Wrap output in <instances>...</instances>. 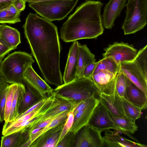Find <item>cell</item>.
<instances>
[{"label": "cell", "instance_id": "cell-1", "mask_svg": "<svg viewBox=\"0 0 147 147\" xmlns=\"http://www.w3.org/2000/svg\"><path fill=\"white\" fill-rule=\"evenodd\" d=\"M25 37L45 80L57 86L63 83L60 67L61 47L57 26L30 13L23 26Z\"/></svg>", "mask_w": 147, "mask_h": 147}, {"label": "cell", "instance_id": "cell-2", "mask_svg": "<svg viewBox=\"0 0 147 147\" xmlns=\"http://www.w3.org/2000/svg\"><path fill=\"white\" fill-rule=\"evenodd\" d=\"M103 3L100 1L85 0L60 28L61 39L66 42L97 38L103 32L101 15Z\"/></svg>", "mask_w": 147, "mask_h": 147}, {"label": "cell", "instance_id": "cell-3", "mask_svg": "<svg viewBox=\"0 0 147 147\" xmlns=\"http://www.w3.org/2000/svg\"><path fill=\"white\" fill-rule=\"evenodd\" d=\"M34 62L30 54L20 51H15L2 60L0 73L8 83L23 84L25 71Z\"/></svg>", "mask_w": 147, "mask_h": 147}, {"label": "cell", "instance_id": "cell-4", "mask_svg": "<svg viewBox=\"0 0 147 147\" xmlns=\"http://www.w3.org/2000/svg\"><path fill=\"white\" fill-rule=\"evenodd\" d=\"M53 91L57 97L75 102L98 96L100 93L91 80L84 78L75 79L63 84L53 89Z\"/></svg>", "mask_w": 147, "mask_h": 147}, {"label": "cell", "instance_id": "cell-5", "mask_svg": "<svg viewBox=\"0 0 147 147\" xmlns=\"http://www.w3.org/2000/svg\"><path fill=\"white\" fill-rule=\"evenodd\" d=\"M79 0H56L39 2L28 1V6L42 18L51 22L64 19Z\"/></svg>", "mask_w": 147, "mask_h": 147}, {"label": "cell", "instance_id": "cell-6", "mask_svg": "<svg viewBox=\"0 0 147 147\" xmlns=\"http://www.w3.org/2000/svg\"><path fill=\"white\" fill-rule=\"evenodd\" d=\"M125 17L122 28L124 35L134 34L147 24V0H127Z\"/></svg>", "mask_w": 147, "mask_h": 147}, {"label": "cell", "instance_id": "cell-7", "mask_svg": "<svg viewBox=\"0 0 147 147\" xmlns=\"http://www.w3.org/2000/svg\"><path fill=\"white\" fill-rule=\"evenodd\" d=\"M103 57H108L112 59L118 65L124 62L134 59L137 52L132 44L128 43L115 42L104 49Z\"/></svg>", "mask_w": 147, "mask_h": 147}, {"label": "cell", "instance_id": "cell-8", "mask_svg": "<svg viewBox=\"0 0 147 147\" xmlns=\"http://www.w3.org/2000/svg\"><path fill=\"white\" fill-rule=\"evenodd\" d=\"M101 132L86 125L77 133L74 147H104Z\"/></svg>", "mask_w": 147, "mask_h": 147}, {"label": "cell", "instance_id": "cell-9", "mask_svg": "<svg viewBox=\"0 0 147 147\" xmlns=\"http://www.w3.org/2000/svg\"><path fill=\"white\" fill-rule=\"evenodd\" d=\"M120 67L125 76L147 95V77L134 59L121 63Z\"/></svg>", "mask_w": 147, "mask_h": 147}, {"label": "cell", "instance_id": "cell-10", "mask_svg": "<svg viewBox=\"0 0 147 147\" xmlns=\"http://www.w3.org/2000/svg\"><path fill=\"white\" fill-rule=\"evenodd\" d=\"M119 72L114 73L107 70H100L92 76L91 80L100 93L113 94L116 93V84Z\"/></svg>", "mask_w": 147, "mask_h": 147}, {"label": "cell", "instance_id": "cell-11", "mask_svg": "<svg viewBox=\"0 0 147 147\" xmlns=\"http://www.w3.org/2000/svg\"><path fill=\"white\" fill-rule=\"evenodd\" d=\"M33 88L42 98L46 99L53 92L52 88L35 71L32 67H29L25 71L22 81Z\"/></svg>", "mask_w": 147, "mask_h": 147}, {"label": "cell", "instance_id": "cell-12", "mask_svg": "<svg viewBox=\"0 0 147 147\" xmlns=\"http://www.w3.org/2000/svg\"><path fill=\"white\" fill-rule=\"evenodd\" d=\"M56 96L50 108L43 115L34 120L30 123L28 129L45 120L53 119L63 112L70 109L75 103Z\"/></svg>", "mask_w": 147, "mask_h": 147}, {"label": "cell", "instance_id": "cell-13", "mask_svg": "<svg viewBox=\"0 0 147 147\" xmlns=\"http://www.w3.org/2000/svg\"><path fill=\"white\" fill-rule=\"evenodd\" d=\"M87 125L101 132L114 129L109 113L100 101L94 109Z\"/></svg>", "mask_w": 147, "mask_h": 147}, {"label": "cell", "instance_id": "cell-14", "mask_svg": "<svg viewBox=\"0 0 147 147\" xmlns=\"http://www.w3.org/2000/svg\"><path fill=\"white\" fill-rule=\"evenodd\" d=\"M127 0H110L105 5L102 15L103 26L107 29H111L114 22L119 17L125 6Z\"/></svg>", "mask_w": 147, "mask_h": 147}, {"label": "cell", "instance_id": "cell-15", "mask_svg": "<svg viewBox=\"0 0 147 147\" xmlns=\"http://www.w3.org/2000/svg\"><path fill=\"white\" fill-rule=\"evenodd\" d=\"M80 44L78 40L73 42L68 54L67 61L63 76V84H66L76 78L78 62L79 47Z\"/></svg>", "mask_w": 147, "mask_h": 147}, {"label": "cell", "instance_id": "cell-16", "mask_svg": "<svg viewBox=\"0 0 147 147\" xmlns=\"http://www.w3.org/2000/svg\"><path fill=\"white\" fill-rule=\"evenodd\" d=\"M105 131L102 136L104 147H146L147 146L139 142H134L120 135L117 131L110 129Z\"/></svg>", "mask_w": 147, "mask_h": 147}, {"label": "cell", "instance_id": "cell-17", "mask_svg": "<svg viewBox=\"0 0 147 147\" xmlns=\"http://www.w3.org/2000/svg\"><path fill=\"white\" fill-rule=\"evenodd\" d=\"M65 122L42 134L32 143L30 147H56Z\"/></svg>", "mask_w": 147, "mask_h": 147}, {"label": "cell", "instance_id": "cell-18", "mask_svg": "<svg viewBox=\"0 0 147 147\" xmlns=\"http://www.w3.org/2000/svg\"><path fill=\"white\" fill-rule=\"evenodd\" d=\"M126 89L125 98L134 105L146 109L147 107V95L125 76Z\"/></svg>", "mask_w": 147, "mask_h": 147}, {"label": "cell", "instance_id": "cell-19", "mask_svg": "<svg viewBox=\"0 0 147 147\" xmlns=\"http://www.w3.org/2000/svg\"><path fill=\"white\" fill-rule=\"evenodd\" d=\"M98 97L100 102L111 115L116 117L125 116L120 97L117 93L107 94L100 93Z\"/></svg>", "mask_w": 147, "mask_h": 147}, {"label": "cell", "instance_id": "cell-20", "mask_svg": "<svg viewBox=\"0 0 147 147\" xmlns=\"http://www.w3.org/2000/svg\"><path fill=\"white\" fill-rule=\"evenodd\" d=\"M109 116L113 124V129L127 135L137 142H139L130 134H134L138 129L136 121L125 116L122 117H116L109 113Z\"/></svg>", "mask_w": 147, "mask_h": 147}, {"label": "cell", "instance_id": "cell-21", "mask_svg": "<svg viewBox=\"0 0 147 147\" xmlns=\"http://www.w3.org/2000/svg\"><path fill=\"white\" fill-rule=\"evenodd\" d=\"M21 43L20 33L18 30L5 24L0 26V43L13 50Z\"/></svg>", "mask_w": 147, "mask_h": 147}, {"label": "cell", "instance_id": "cell-22", "mask_svg": "<svg viewBox=\"0 0 147 147\" xmlns=\"http://www.w3.org/2000/svg\"><path fill=\"white\" fill-rule=\"evenodd\" d=\"M100 102L96 98L91 103L74 116L73 124L69 131L76 134L82 127L87 124L94 109Z\"/></svg>", "mask_w": 147, "mask_h": 147}, {"label": "cell", "instance_id": "cell-23", "mask_svg": "<svg viewBox=\"0 0 147 147\" xmlns=\"http://www.w3.org/2000/svg\"><path fill=\"white\" fill-rule=\"evenodd\" d=\"M95 61V55L91 52L87 46L80 44L79 47L78 66L75 79L84 78L83 71L86 66Z\"/></svg>", "mask_w": 147, "mask_h": 147}, {"label": "cell", "instance_id": "cell-24", "mask_svg": "<svg viewBox=\"0 0 147 147\" xmlns=\"http://www.w3.org/2000/svg\"><path fill=\"white\" fill-rule=\"evenodd\" d=\"M29 138L28 132L23 130L3 136L1 137V147H23Z\"/></svg>", "mask_w": 147, "mask_h": 147}, {"label": "cell", "instance_id": "cell-25", "mask_svg": "<svg viewBox=\"0 0 147 147\" xmlns=\"http://www.w3.org/2000/svg\"><path fill=\"white\" fill-rule=\"evenodd\" d=\"M23 84L25 86L26 92L19 107V117L27 110L43 99L30 86L24 82Z\"/></svg>", "mask_w": 147, "mask_h": 147}, {"label": "cell", "instance_id": "cell-26", "mask_svg": "<svg viewBox=\"0 0 147 147\" xmlns=\"http://www.w3.org/2000/svg\"><path fill=\"white\" fill-rule=\"evenodd\" d=\"M70 109L63 112L53 118L47 126L36 133L32 134H28L29 139L24 145V147H30L32 143L42 134L61 123L65 122L67 118L68 113Z\"/></svg>", "mask_w": 147, "mask_h": 147}, {"label": "cell", "instance_id": "cell-27", "mask_svg": "<svg viewBox=\"0 0 147 147\" xmlns=\"http://www.w3.org/2000/svg\"><path fill=\"white\" fill-rule=\"evenodd\" d=\"M26 92L24 85L18 84L13 96L9 120L7 122L13 121L18 118L19 107Z\"/></svg>", "mask_w": 147, "mask_h": 147}, {"label": "cell", "instance_id": "cell-28", "mask_svg": "<svg viewBox=\"0 0 147 147\" xmlns=\"http://www.w3.org/2000/svg\"><path fill=\"white\" fill-rule=\"evenodd\" d=\"M120 98L124 115L135 121L140 118L142 109L134 105L124 98Z\"/></svg>", "mask_w": 147, "mask_h": 147}, {"label": "cell", "instance_id": "cell-29", "mask_svg": "<svg viewBox=\"0 0 147 147\" xmlns=\"http://www.w3.org/2000/svg\"><path fill=\"white\" fill-rule=\"evenodd\" d=\"M120 69V65H117L111 58L108 57H103L100 60V62L96 67L93 75L100 70H107L116 73L119 71Z\"/></svg>", "mask_w": 147, "mask_h": 147}, {"label": "cell", "instance_id": "cell-30", "mask_svg": "<svg viewBox=\"0 0 147 147\" xmlns=\"http://www.w3.org/2000/svg\"><path fill=\"white\" fill-rule=\"evenodd\" d=\"M18 84H11L8 87L5 110V122L8 121L13 96Z\"/></svg>", "mask_w": 147, "mask_h": 147}, {"label": "cell", "instance_id": "cell-31", "mask_svg": "<svg viewBox=\"0 0 147 147\" xmlns=\"http://www.w3.org/2000/svg\"><path fill=\"white\" fill-rule=\"evenodd\" d=\"M147 45L137 52L134 60L147 77Z\"/></svg>", "mask_w": 147, "mask_h": 147}, {"label": "cell", "instance_id": "cell-32", "mask_svg": "<svg viewBox=\"0 0 147 147\" xmlns=\"http://www.w3.org/2000/svg\"><path fill=\"white\" fill-rule=\"evenodd\" d=\"M9 84L4 82L0 84V122L4 121L5 110Z\"/></svg>", "mask_w": 147, "mask_h": 147}, {"label": "cell", "instance_id": "cell-33", "mask_svg": "<svg viewBox=\"0 0 147 147\" xmlns=\"http://www.w3.org/2000/svg\"><path fill=\"white\" fill-rule=\"evenodd\" d=\"M74 103L73 105L68 113L67 118L61 130L58 140V144L66 134L69 131L73 124L74 117V111L75 108Z\"/></svg>", "mask_w": 147, "mask_h": 147}, {"label": "cell", "instance_id": "cell-34", "mask_svg": "<svg viewBox=\"0 0 147 147\" xmlns=\"http://www.w3.org/2000/svg\"><path fill=\"white\" fill-rule=\"evenodd\" d=\"M126 89L125 76L120 69L116 80V93L119 97L125 98Z\"/></svg>", "mask_w": 147, "mask_h": 147}, {"label": "cell", "instance_id": "cell-35", "mask_svg": "<svg viewBox=\"0 0 147 147\" xmlns=\"http://www.w3.org/2000/svg\"><path fill=\"white\" fill-rule=\"evenodd\" d=\"M20 21L19 18L13 15L7 7L0 10V24H14Z\"/></svg>", "mask_w": 147, "mask_h": 147}, {"label": "cell", "instance_id": "cell-36", "mask_svg": "<svg viewBox=\"0 0 147 147\" xmlns=\"http://www.w3.org/2000/svg\"><path fill=\"white\" fill-rule=\"evenodd\" d=\"M76 134L69 131L58 143L56 147H74Z\"/></svg>", "mask_w": 147, "mask_h": 147}, {"label": "cell", "instance_id": "cell-37", "mask_svg": "<svg viewBox=\"0 0 147 147\" xmlns=\"http://www.w3.org/2000/svg\"><path fill=\"white\" fill-rule=\"evenodd\" d=\"M100 60L97 62H91L86 65L83 71L84 78L91 80L96 68Z\"/></svg>", "mask_w": 147, "mask_h": 147}, {"label": "cell", "instance_id": "cell-38", "mask_svg": "<svg viewBox=\"0 0 147 147\" xmlns=\"http://www.w3.org/2000/svg\"><path fill=\"white\" fill-rule=\"evenodd\" d=\"M26 2L24 0H15L12 4L17 9L22 11L25 9Z\"/></svg>", "mask_w": 147, "mask_h": 147}, {"label": "cell", "instance_id": "cell-39", "mask_svg": "<svg viewBox=\"0 0 147 147\" xmlns=\"http://www.w3.org/2000/svg\"><path fill=\"white\" fill-rule=\"evenodd\" d=\"M13 49L9 48L0 43V57H4L5 56L11 51Z\"/></svg>", "mask_w": 147, "mask_h": 147}, {"label": "cell", "instance_id": "cell-40", "mask_svg": "<svg viewBox=\"0 0 147 147\" xmlns=\"http://www.w3.org/2000/svg\"><path fill=\"white\" fill-rule=\"evenodd\" d=\"M8 9L10 12L15 17L19 18L21 11L18 10L15 8L12 4H11L8 7Z\"/></svg>", "mask_w": 147, "mask_h": 147}, {"label": "cell", "instance_id": "cell-41", "mask_svg": "<svg viewBox=\"0 0 147 147\" xmlns=\"http://www.w3.org/2000/svg\"><path fill=\"white\" fill-rule=\"evenodd\" d=\"M15 0H0V10L8 7Z\"/></svg>", "mask_w": 147, "mask_h": 147}, {"label": "cell", "instance_id": "cell-42", "mask_svg": "<svg viewBox=\"0 0 147 147\" xmlns=\"http://www.w3.org/2000/svg\"><path fill=\"white\" fill-rule=\"evenodd\" d=\"M56 0H31L29 1H28L30 2H39L42 1H55Z\"/></svg>", "mask_w": 147, "mask_h": 147}, {"label": "cell", "instance_id": "cell-43", "mask_svg": "<svg viewBox=\"0 0 147 147\" xmlns=\"http://www.w3.org/2000/svg\"><path fill=\"white\" fill-rule=\"evenodd\" d=\"M6 82L3 79L1 74L0 73V84Z\"/></svg>", "mask_w": 147, "mask_h": 147}, {"label": "cell", "instance_id": "cell-44", "mask_svg": "<svg viewBox=\"0 0 147 147\" xmlns=\"http://www.w3.org/2000/svg\"><path fill=\"white\" fill-rule=\"evenodd\" d=\"M4 57H0V66H1V62L3 60V58H4Z\"/></svg>", "mask_w": 147, "mask_h": 147}, {"label": "cell", "instance_id": "cell-45", "mask_svg": "<svg viewBox=\"0 0 147 147\" xmlns=\"http://www.w3.org/2000/svg\"><path fill=\"white\" fill-rule=\"evenodd\" d=\"M24 0L26 2H28V1H29L31 0Z\"/></svg>", "mask_w": 147, "mask_h": 147}, {"label": "cell", "instance_id": "cell-46", "mask_svg": "<svg viewBox=\"0 0 147 147\" xmlns=\"http://www.w3.org/2000/svg\"><path fill=\"white\" fill-rule=\"evenodd\" d=\"M1 25H0V26Z\"/></svg>", "mask_w": 147, "mask_h": 147}]
</instances>
